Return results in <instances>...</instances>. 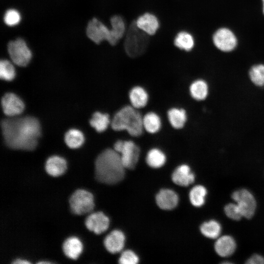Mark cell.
I'll list each match as a JSON object with an SVG mask.
<instances>
[{
	"mask_svg": "<svg viewBox=\"0 0 264 264\" xmlns=\"http://www.w3.org/2000/svg\"><path fill=\"white\" fill-rule=\"evenodd\" d=\"M144 129L150 133L158 132L161 128V119L159 116L154 112H149L143 117Z\"/></svg>",
	"mask_w": 264,
	"mask_h": 264,
	"instance_id": "d4e9b609",
	"label": "cell"
},
{
	"mask_svg": "<svg viewBox=\"0 0 264 264\" xmlns=\"http://www.w3.org/2000/svg\"><path fill=\"white\" fill-rule=\"evenodd\" d=\"M247 264H264V257L259 254H254L246 260Z\"/></svg>",
	"mask_w": 264,
	"mask_h": 264,
	"instance_id": "d590c367",
	"label": "cell"
},
{
	"mask_svg": "<svg viewBox=\"0 0 264 264\" xmlns=\"http://www.w3.org/2000/svg\"><path fill=\"white\" fill-rule=\"evenodd\" d=\"M237 244L231 236L225 235L218 237L214 244L216 253L221 257H228L235 252Z\"/></svg>",
	"mask_w": 264,
	"mask_h": 264,
	"instance_id": "4fadbf2b",
	"label": "cell"
},
{
	"mask_svg": "<svg viewBox=\"0 0 264 264\" xmlns=\"http://www.w3.org/2000/svg\"><path fill=\"white\" fill-rule=\"evenodd\" d=\"M224 212L228 218L234 220H239L242 217L236 203H229L225 205Z\"/></svg>",
	"mask_w": 264,
	"mask_h": 264,
	"instance_id": "d6a6232c",
	"label": "cell"
},
{
	"mask_svg": "<svg viewBox=\"0 0 264 264\" xmlns=\"http://www.w3.org/2000/svg\"><path fill=\"white\" fill-rule=\"evenodd\" d=\"M86 32L88 37L96 44L106 40L110 45H115L111 30L95 18L88 22Z\"/></svg>",
	"mask_w": 264,
	"mask_h": 264,
	"instance_id": "9c48e42d",
	"label": "cell"
},
{
	"mask_svg": "<svg viewBox=\"0 0 264 264\" xmlns=\"http://www.w3.org/2000/svg\"><path fill=\"white\" fill-rule=\"evenodd\" d=\"M8 51L13 62L20 66H26L32 57L30 50L21 38L10 41L8 44Z\"/></svg>",
	"mask_w": 264,
	"mask_h": 264,
	"instance_id": "ba28073f",
	"label": "cell"
},
{
	"mask_svg": "<svg viewBox=\"0 0 264 264\" xmlns=\"http://www.w3.org/2000/svg\"><path fill=\"white\" fill-rule=\"evenodd\" d=\"M200 230L205 237L217 239L221 233V226L217 220H211L203 222L200 226Z\"/></svg>",
	"mask_w": 264,
	"mask_h": 264,
	"instance_id": "603a6c76",
	"label": "cell"
},
{
	"mask_svg": "<svg viewBox=\"0 0 264 264\" xmlns=\"http://www.w3.org/2000/svg\"><path fill=\"white\" fill-rule=\"evenodd\" d=\"M111 127L116 131L125 130L133 137H138L143 132V117L132 106H126L119 110L110 122Z\"/></svg>",
	"mask_w": 264,
	"mask_h": 264,
	"instance_id": "3957f363",
	"label": "cell"
},
{
	"mask_svg": "<svg viewBox=\"0 0 264 264\" xmlns=\"http://www.w3.org/2000/svg\"><path fill=\"white\" fill-rule=\"evenodd\" d=\"M231 198L238 205L242 217L250 219L253 217L257 202L254 196L249 190L244 188L237 190L232 193Z\"/></svg>",
	"mask_w": 264,
	"mask_h": 264,
	"instance_id": "52a82bcc",
	"label": "cell"
},
{
	"mask_svg": "<svg viewBox=\"0 0 264 264\" xmlns=\"http://www.w3.org/2000/svg\"><path fill=\"white\" fill-rule=\"evenodd\" d=\"M166 159L165 154L161 150L153 148L148 152L146 160L149 166L157 168L162 167L165 164Z\"/></svg>",
	"mask_w": 264,
	"mask_h": 264,
	"instance_id": "4316f807",
	"label": "cell"
},
{
	"mask_svg": "<svg viewBox=\"0 0 264 264\" xmlns=\"http://www.w3.org/2000/svg\"><path fill=\"white\" fill-rule=\"evenodd\" d=\"M174 45L180 49L191 51L194 46L195 41L193 36L188 32H178L175 38Z\"/></svg>",
	"mask_w": 264,
	"mask_h": 264,
	"instance_id": "cb8c5ba5",
	"label": "cell"
},
{
	"mask_svg": "<svg viewBox=\"0 0 264 264\" xmlns=\"http://www.w3.org/2000/svg\"><path fill=\"white\" fill-rule=\"evenodd\" d=\"M110 220L102 212H97L89 214L86 219L85 223L89 231L96 234H100L109 227Z\"/></svg>",
	"mask_w": 264,
	"mask_h": 264,
	"instance_id": "7c38bea8",
	"label": "cell"
},
{
	"mask_svg": "<svg viewBox=\"0 0 264 264\" xmlns=\"http://www.w3.org/2000/svg\"><path fill=\"white\" fill-rule=\"evenodd\" d=\"M66 168V160L57 155H53L48 158L45 164V170L46 173L54 177L63 175Z\"/></svg>",
	"mask_w": 264,
	"mask_h": 264,
	"instance_id": "ac0fdd59",
	"label": "cell"
},
{
	"mask_svg": "<svg viewBox=\"0 0 264 264\" xmlns=\"http://www.w3.org/2000/svg\"><path fill=\"white\" fill-rule=\"evenodd\" d=\"M1 127L4 142L9 148L31 151L36 147L41 130L36 118L25 116L4 119Z\"/></svg>",
	"mask_w": 264,
	"mask_h": 264,
	"instance_id": "6da1fadb",
	"label": "cell"
},
{
	"mask_svg": "<svg viewBox=\"0 0 264 264\" xmlns=\"http://www.w3.org/2000/svg\"><path fill=\"white\" fill-rule=\"evenodd\" d=\"M113 149L120 154L125 168H134L139 159L140 150L133 141L118 140L114 143Z\"/></svg>",
	"mask_w": 264,
	"mask_h": 264,
	"instance_id": "5b68a950",
	"label": "cell"
},
{
	"mask_svg": "<svg viewBox=\"0 0 264 264\" xmlns=\"http://www.w3.org/2000/svg\"><path fill=\"white\" fill-rule=\"evenodd\" d=\"M137 27L148 35H154L159 27L157 18L150 13H145L135 21Z\"/></svg>",
	"mask_w": 264,
	"mask_h": 264,
	"instance_id": "5bb4252c",
	"label": "cell"
},
{
	"mask_svg": "<svg viewBox=\"0 0 264 264\" xmlns=\"http://www.w3.org/2000/svg\"><path fill=\"white\" fill-rule=\"evenodd\" d=\"M89 123L97 132H101L108 128L110 122L108 114L97 111L92 115Z\"/></svg>",
	"mask_w": 264,
	"mask_h": 264,
	"instance_id": "f1b7e54d",
	"label": "cell"
},
{
	"mask_svg": "<svg viewBox=\"0 0 264 264\" xmlns=\"http://www.w3.org/2000/svg\"><path fill=\"white\" fill-rule=\"evenodd\" d=\"M1 106L4 114L9 116L19 115L24 109V104L22 99L11 92L6 93L3 96Z\"/></svg>",
	"mask_w": 264,
	"mask_h": 264,
	"instance_id": "8fae6325",
	"label": "cell"
},
{
	"mask_svg": "<svg viewBox=\"0 0 264 264\" xmlns=\"http://www.w3.org/2000/svg\"><path fill=\"white\" fill-rule=\"evenodd\" d=\"M263 3V13L264 14V0H262Z\"/></svg>",
	"mask_w": 264,
	"mask_h": 264,
	"instance_id": "f35d334b",
	"label": "cell"
},
{
	"mask_svg": "<svg viewBox=\"0 0 264 264\" xmlns=\"http://www.w3.org/2000/svg\"><path fill=\"white\" fill-rule=\"evenodd\" d=\"M191 96L197 100H203L208 94V86L202 80H197L193 82L189 88Z\"/></svg>",
	"mask_w": 264,
	"mask_h": 264,
	"instance_id": "484cf974",
	"label": "cell"
},
{
	"mask_svg": "<svg viewBox=\"0 0 264 264\" xmlns=\"http://www.w3.org/2000/svg\"><path fill=\"white\" fill-rule=\"evenodd\" d=\"M125 241V237L123 233L120 230H115L106 237L104 244L109 252L114 254L122 250Z\"/></svg>",
	"mask_w": 264,
	"mask_h": 264,
	"instance_id": "9a60e30c",
	"label": "cell"
},
{
	"mask_svg": "<svg viewBox=\"0 0 264 264\" xmlns=\"http://www.w3.org/2000/svg\"><path fill=\"white\" fill-rule=\"evenodd\" d=\"M37 263L38 264H48V263H50V262H47V261H41V262H39Z\"/></svg>",
	"mask_w": 264,
	"mask_h": 264,
	"instance_id": "74e56055",
	"label": "cell"
},
{
	"mask_svg": "<svg viewBox=\"0 0 264 264\" xmlns=\"http://www.w3.org/2000/svg\"><path fill=\"white\" fill-rule=\"evenodd\" d=\"M249 76L252 82L258 86L264 85V65L253 66L249 71Z\"/></svg>",
	"mask_w": 264,
	"mask_h": 264,
	"instance_id": "1f68e13d",
	"label": "cell"
},
{
	"mask_svg": "<svg viewBox=\"0 0 264 264\" xmlns=\"http://www.w3.org/2000/svg\"><path fill=\"white\" fill-rule=\"evenodd\" d=\"M62 248L65 255L67 257L75 260L81 253L83 245L78 238L73 236L67 238L64 242Z\"/></svg>",
	"mask_w": 264,
	"mask_h": 264,
	"instance_id": "d6986e66",
	"label": "cell"
},
{
	"mask_svg": "<svg viewBox=\"0 0 264 264\" xmlns=\"http://www.w3.org/2000/svg\"><path fill=\"white\" fill-rule=\"evenodd\" d=\"M20 14L15 9L7 10L4 17L5 23L9 26H14L20 22Z\"/></svg>",
	"mask_w": 264,
	"mask_h": 264,
	"instance_id": "836d02e7",
	"label": "cell"
},
{
	"mask_svg": "<svg viewBox=\"0 0 264 264\" xmlns=\"http://www.w3.org/2000/svg\"><path fill=\"white\" fill-rule=\"evenodd\" d=\"M173 181L182 186H187L194 182L195 175L191 172L189 166L185 164L177 167L172 176Z\"/></svg>",
	"mask_w": 264,
	"mask_h": 264,
	"instance_id": "e0dca14e",
	"label": "cell"
},
{
	"mask_svg": "<svg viewBox=\"0 0 264 264\" xmlns=\"http://www.w3.org/2000/svg\"><path fill=\"white\" fill-rule=\"evenodd\" d=\"M207 192L205 187L202 185L194 186L189 193L191 203L195 207H200L205 202V198Z\"/></svg>",
	"mask_w": 264,
	"mask_h": 264,
	"instance_id": "f546056e",
	"label": "cell"
},
{
	"mask_svg": "<svg viewBox=\"0 0 264 264\" xmlns=\"http://www.w3.org/2000/svg\"><path fill=\"white\" fill-rule=\"evenodd\" d=\"M156 202L163 210H172L175 208L178 201L177 194L170 189H162L156 196Z\"/></svg>",
	"mask_w": 264,
	"mask_h": 264,
	"instance_id": "2e32d148",
	"label": "cell"
},
{
	"mask_svg": "<svg viewBox=\"0 0 264 264\" xmlns=\"http://www.w3.org/2000/svg\"><path fill=\"white\" fill-rule=\"evenodd\" d=\"M113 41L116 45L126 33L125 22L120 15H114L110 20Z\"/></svg>",
	"mask_w": 264,
	"mask_h": 264,
	"instance_id": "7402d4cb",
	"label": "cell"
},
{
	"mask_svg": "<svg viewBox=\"0 0 264 264\" xmlns=\"http://www.w3.org/2000/svg\"><path fill=\"white\" fill-rule=\"evenodd\" d=\"M167 115L169 121L174 128L180 129L184 127L187 120L184 109L171 108L168 111Z\"/></svg>",
	"mask_w": 264,
	"mask_h": 264,
	"instance_id": "44dd1931",
	"label": "cell"
},
{
	"mask_svg": "<svg viewBox=\"0 0 264 264\" xmlns=\"http://www.w3.org/2000/svg\"><path fill=\"white\" fill-rule=\"evenodd\" d=\"M0 77L5 81H12L15 77L13 65L8 60H1L0 62Z\"/></svg>",
	"mask_w": 264,
	"mask_h": 264,
	"instance_id": "4dcf8cb0",
	"label": "cell"
},
{
	"mask_svg": "<svg viewBox=\"0 0 264 264\" xmlns=\"http://www.w3.org/2000/svg\"><path fill=\"white\" fill-rule=\"evenodd\" d=\"M12 263L15 264H30V263L25 260L18 259L15 260L12 262Z\"/></svg>",
	"mask_w": 264,
	"mask_h": 264,
	"instance_id": "8d00e7d4",
	"label": "cell"
},
{
	"mask_svg": "<svg viewBox=\"0 0 264 264\" xmlns=\"http://www.w3.org/2000/svg\"><path fill=\"white\" fill-rule=\"evenodd\" d=\"M69 203L72 212L78 215L90 212L94 206L92 194L84 189L74 191L69 198Z\"/></svg>",
	"mask_w": 264,
	"mask_h": 264,
	"instance_id": "8992f818",
	"label": "cell"
},
{
	"mask_svg": "<svg viewBox=\"0 0 264 264\" xmlns=\"http://www.w3.org/2000/svg\"><path fill=\"white\" fill-rule=\"evenodd\" d=\"M148 98V94L146 90L140 86L133 87L129 92L131 105L136 109L145 107L147 104Z\"/></svg>",
	"mask_w": 264,
	"mask_h": 264,
	"instance_id": "ffe728a7",
	"label": "cell"
},
{
	"mask_svg": "<svg viewBox=\"0 0 264 264\" xmlns=\"http://www.w3.org/2000/svg\"><path fill=\"white\" fill-rule=\"evenodd\" d=\"M149 43L148 35L139 29L135 21L130 23L124 43L126 53L131 58H137L146 51Z\"/></svg>",
	"mask_w": 264,
	"mask_h": 264,
	"instance_id": "277c9868",
	"label": "cell"
},
{
	"mask_svg": "<svg viewBox=\"0 0 264 264\" xmlns=\"http://www.w3.org/2000/svg\"><path fill=\"white\" fill-rule=\"evenodd\" d=\"M139 261L137 256L132 251L127 250L124 251L119 259L121 264H136Z\"/></svg>",
	"mask_w": 264,
	"mask_h": 264,
	"instance_id": "e575fe53",
	"label": "cell"
},
{
	"mask_svg": "<svg viewBox=\"0 0 264 264\" xmlns=\"http://www.w3.org/2000/svg\"><path fill=\"white\" fill-rule=\"evenodd\" d=\"M213 41L219 49L224 52L233 50L237 44L235 34L227 28H221L217 30L213 35Z\"/></svg>",
	"mask_w": 264,
	"mask_h": 264,
	"instance_id": "30bf717a",
	"label": "cell"
},
{
	"mask_svg": "<svg viewBox=\"0 0 264 264\" xmlns=\"http://www.w3.org/2000/svg\"><path fill=\"white\" fill-rule=\"evenodd\" d=\"M125 169L120 154L114 149H107L95 161V177L101 183L116 184L124 178Z\"/></svg>",
	"mask_w": 264,
	"mask_h": 264,
	"instance_id": "7a4b0ae2",
	"label": "cell"
},
{
	"mask_svg": "<svg viewBox=\"0 0 264 264\" xmlns=\"http://www.w3.org/2000/svg\"><path fill=\"white\" fill-rule=\"evenodd\" d=\"M84 140L83 133L77 129L69 130L65 135V141L66 144L71 149H76L81 146Z\"/></svg>",
	"mask_w": 264,
	"mask_h": 264,
	"instance_id": "83f0119b",
	"label": "cell"
}]
</instances>
